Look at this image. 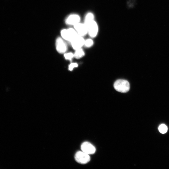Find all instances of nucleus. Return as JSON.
<instances>
[{
	"label": "nucleus",
	"mask_w": 169,
	"mask_h": 169,
	"mask_svg": "<svg viewBox=\"0 0 169 169\" xmlns=\"http://www.w3.org/2000/svg\"><path fill=\"white\" fill-rule=\"evenodd\" d=\"M80 18L77 14H72L69 16L66 20V23L69 25H75L79 23Z\"/></svg>",
	"instance_id": "obj_9"
},
{
	"label": "nucleus",
	"mask_w": 169,
	"mask_h": 169,
	"mask_svg": "<svg viewBox=\"0 0 169 169\" xmlns=\"http://www.w3.org/2000/svg\"><path fill=\"white\" fill-rule=\"evenodd\" d=\"M87 27L89 35L92 37H96L98 31V26L97 23L95 21H93Z\"/></svg>",
	"instance_id": "obj_8"
},
{
	"label": "nucleus",
	"mask_w": 169,
	"mask_h": 169,
	"mask_svg": "<svg viewBox=\"0 0 169 169\" xmlns=\"http://www.w3.org/2000/svg\"><path fill=\"white\" fill-rule=\"evenodd\" d=\"M84 41H85L82 37L78 35L71 42L72 46L74 49L77 50L81 48L84 44Z\"/></svg>",
	"instance_id": "obj_7"
},
{
	"label": "nucleus",
	"mask_w": 169,
	"mask_h": 169,
	"mask_svg": "<svg viewBox=\"0 0 169 169\" xmlns=\"http://www.w3.org/2000/svg\"><path fill=\"white\" fill-rule=\"evenodd\" d=\"M159 131L162 134H165L168 130V127L165 124H162L158 127Z\"/></svg>",
	"instance_id": "obj_12"
},
{
	"label": "nucleus",
	"mask_w": 169,
	"mask_h": 169,
	"mask_svg": "<svg viewBox=\"0 0 169 169\" xmlns=\"http://www.w3.org/2000/svg\"><path fill=\"white\" fill-rule=\"evenodd\" d=\"M64 57L67 60L71 61L74 57V54L71 52L67 53L64 54Z\"/></svg>",
	"instance_id": "obj_13"
},
{
	"label": "nucleus",
	"mask_w": 169,
	"mask_h": 169,
	"mask_svg": "<svg viewBox=\"0 0 169 169\" xmlns=\"http://www.w3.org/2000/svg\"><path fill=\"white\" fill-rule=\"evenodd\" d=\"M74 158L79 163L85 164L90 160V157L88 154L83 151H78L75 154Z\"/></svg>",
	"instance_id": "obj_3"
},
{
	"label": "nucleus",
	"mask_w": 169,
	"mask_h": 169,
	"mask_svg": "<svg viewBox=\"0 0 169 169\" xmlns=\"http://www.w3.org/2000/svg\"><path fill=\"white\" fill-rule=\"evenodd\" d=\"M61 34L63 39L71 42L78 35L75 29L71 28L63 29Z\"/></svg>",
	"instance_id": "obj_2"
},
{
	"label": "nucleus",
	"mask_w": 169,
	"mask_h": 169,
	"mask_svg": "<svg viewBox=\"0 0 169 169\" xmlns=\"http://www.w3.org/2000/svg\"><path fill=\"white\" fill-rule=\"evenodd\" d=\"M81 149L82 151L89 155L95 153L96 151L95 148L91 143L87 142L82 144Z\"/></svg>",
	"instance_id": "obj_4"
},
{
	"label": "nucleus",
	"mask_w": 169,
	"mask_h": 169,
	"mask_svg": "<svg viewBox=\"0 0 169 169\" xmlns=\"http://www.w3.org/2000/svg\"><path fill=\"white\" fill-rule=\"evenodd\" d=\"M94 21V15L92 13H89L87 14L86 16L84 24L87 27L89 25Z\"/></svg>",
	"instance_id": "obj_10"
},
{
	"label": "nucleus",
	"mask_w": 169,
	"mask_h": 169,
	"mask_svg": "<svg viewBox=\"0 0 169 169\" xmlns=\"http://www.w3.org/2000/svg\"><path fill=\"white\" fill-rule=\"evenodd\" d=\"M84 53L83 49H79L76 50V52L74 54V57L77 59L81 58L84 56Z\"/></svg>",
	"instance_id": "obj_11"
},
{
	"label": "nucleus",
	"mask_w": 169,
	"mask_h": 169,
	"mask_svg": "<svg viewBox=\"0 0 169 169\" xmlns=\"http://www.w3.org/2000/svg\"><path fill=\"white\" fill-rule=\"evenodd\" d=\"M79 35L82 37L88 32V27L85 24L78 23L74 26Z\"/></svg>",
	"instance_id": "obj_6"
},
{
	"label": "nucleus",
	"mask_w": 169,
	"mask_h": 169,
	"mask_svg": "<svg viewBox=\"0 0 169 169\" xmlns=\"http://www.w3.org/2000/svg\"><path fill=\"white\" fill-rule=\"evenodd\" d=\"M93 41L91 39H88L84 41V44L87 47H91L93 45Z\"/></svg>",
	"instance_id": "obj_14"
},
{
	"label": "nucleus",
	"mask_w": 169,
	"mask_h": 169,
	"mask_svg": "<svg viewBox=\"0 0 169 169\" xmlns=\"http://www.w3.org/2000/svg\"><path fill=\"white\" fill-rule=\"evenodd\" d=\"M56 47L57 51L61 54L65 53L67 49V44L60 37H59L57 39Z\"/></svg>",
	"instance_id": "obj_5"
},
{
	"label": "nucleus",
	"mask_w": 169,
	"mask_h": 169,
	"mask_svg": "<svg viewBox=\"0 0 169 169\" xmlns=\"http://www.w3.org/2000/svg\"><path fill=\"white\" fill-rule=\"evenodd\" d=\"M114 87L117 91L122 93H126L130 90V83L124 79H118L114 84Z\"/></svg>",
	"instance_id": "obj_1"
},
{
	"label": "nucleus",
	"mask_w": 169,
	"mask_h": 169,
	"mask_svg": "<svg viewBox=\"0 0 169 169\" xmlns=\"http://www.w3.org/2000/svg\"><path fill=\"white\" fill-rule=\"evenodd\" d=\"M78 67V64L77 63H72L69 66V71H72L73 69Z\"/></svg>",
	"instance_id": "obj_15"
}]
</instances>
